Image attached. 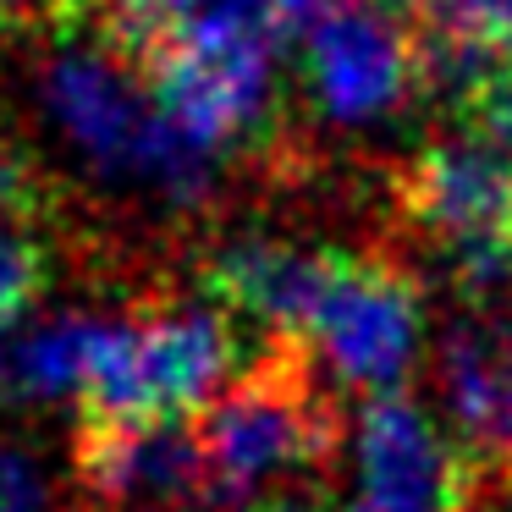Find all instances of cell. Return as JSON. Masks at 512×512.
I'll use <instances>...</instances> for the list:
<instances>
[{
	"label": "cell",
	"mask_w": 512,
	"mask_h": 512,
	"mask_svg": "<svg viewBox=\"0 0 512 512\" xmlns=\"http://www.w3.org/2000/svg\"><path fill=\"white\" fill-rule=\"evenodd\" d=\"M303 347L331 369L342 391L364 402L402 397L408 375L424 358V298L391 259H347L320 292Z\"/></svg>",
	"instance_id": "obj_3"
},
{
	"label": "cell",
	"mask_w": 512,
	"mask_h": 512,
	"mask_svg": "<svg viewBox=\"0 0 512 512\" xmlns=\"http://www.w3.org/2000/svg\"><path fill=\"white\" fill-rule=\"evenodd\" d=\"M72 457L100 501H210L199 419H83Z\"/></svg>",
	"instance_id": "obj_7"
},
{
	"label": "cell",
	"mask_w": 512,
	"mask_h": 512,
	"mask_svg": "<svg viewBox=\"0 0 512 512\" xmlns=\"http://www.w3.org/2000/svg\"><path fill=\"white\" fill-rule=\"evenodd\" d=\"M402 210L441 254L507 243L512 237V166L490 144L468 138H435L413 155L402 177Z\"/></svg>",
	"instance_id": "obj_6"
},
{
	"label": "cell",
	"mask_w": 512,
	"mask_h": 512,
	"mask_svg": "<svg viewBox=\"0 0 512 512\" xmlns=\"http://www.w3.org/2000/svg\"><path fill=\"white\" fill-rule=\"evenodd\" d=\"M210 501H232L265 479L298 474L331 457L336 413L314 391L298 342H270L254 369L232 380L199 419Z\"/></svg>",
	"instance_id": "obj_2"
},
{
	"label": "cell",
	"mask_w": 512,
	"mask_h": 512,
	"mask_svg": "<svg viewBox=\"0 0 512 512\" xmlns=\"http://www.w3.org/2000/svg\"><path fill=\"white\" fill-rule=\"evenodd\" d=\"M248 512H331V507L314 496H270V501H254Z\"/></svg>",
	"instance_id": "obj_20"
},
{
	"label": "cell",
	"mask_w": 512,
	"mask_h": 512,
	"mask_svg": "<svg viewBox=\"0 0 512 512\" xmlns=\"http://www.w3.org/2000/svg\"><path fill=\"white\" fill-rule=\"evenodd\" d=\"M39 507V485L17 457H0V512H34Z\"/></svg>",
	"instance_id": "obj_18"
},
{
	"label": "cell",
	"mask_w": 512,
	"mask_h": 512,
	"mask_svg": "<svg viewBox=\"0 0 512 512\" xmlns=\"http://www.w3.org/2000/svg\"><path fill=\"white\" fill-rule=\"evenodd\" d=\"M94 0H0V34H67Z\"/></svg>",
	"instance_id": "obj_17"
},
{
	"label": "cell",
	"mask_w": 512,
	"mask_h": 512,
	"mask_svg": "<svg viewBox=\"0 0 512 512\" xmlns=\"http://www.w3.org/2000/svg\"><path fill=\"white\" fill-rule=\"evenodd\" d=\"M303 83L331 122H386L413 94H424V45L397 6L353 0L309 28Z\"/></svg>",
	"instance_id": "obj_4"
},
{
	"label": "cell",
	"mask_w": 512,
	"mask_h": 512,
	"mask_svg": "<svg viewBox=\"0 0 512 512\" xmlns=\"http://www.w3.org/2000/svg\"><path fill=\"white\" fill-rule=\"evenodd\" d=\"M468 122H474L479 144H490L512 166V67H501L496 78L468 100Z\"/></svg>",
	"instance_id": "obj_16"
},
{
	"label": "cell",
	"mask_w": 512,
	"mask_h": 512,
	"mask_svg": "<svg viewBox=\"0 0 512 512\" xmlns=\"http://www.w3.org/2000/svg\"><path fill=\"white\" fill-rule=\"evenodd\" d=\"M501 452H512V331H507V430H501Z\"/></svg>",
	"instance_id": "obj_21"
},
{
	"label": "cell",
	"mask_w": 512,
	"mask_h": 512,
	"mask_svg": "<svg viewBox=\"0 0 512 512\" xmlns=\"http://www.w3.org/2000/svg\"><path fill=\"white\" fill-rule=\"evenodd\" d=\"M50 287V254L39 237L0 226V336L12 331Z\"/></svg>",
	"instance_id": "obj_13"
},
{
	"label": "cell",
	"mask_w": 512,
	"mask_h": 512,
	"mask_svg": "<svg viewBox=\"0 0 512 512\" xmlns=\"http://www.w3.org/2000/svg\"><path fill=\"white\" fill-rule=\"evenodd\" d=\"M56 215V188L50 177L17 149H0V226L6 232H28V226Z\"/></svg>",
	"instance_id": "obj_15"
},
{
	"label": "cell",
	"mask_w": 512,
	"mask_h": 512,
	"mask_svg": "<svg viewBox=\"0 0 512 512\" xmlns=\"http://www.w3.org/2000/svg\"><path fill=\"white\" fill-rule=\"evenodd\" d=\"M155 94L171 111V122L193 138H232L265 111L270 94V45L259 39H221V45H193L171 56L155 72Z\"/></svg>",
	"instance_id": "obj_10"
},
{
	"label": "cell",
	"mask_w": 512,
	"mask_h": 512,
	"mask_svg": "<svg viewBox=\"0 0 512 512\" xmlns=\"http://www.w3.org/2000/svg\"><path fill=\"white\" fill-rule=\"evenodd\" d=\"M105 325L56 320L28 336H0V402H39L56 391H83L94 358H100Z\"/></svg>",
	"instance_id": "obj_12"
},
{
	"label": "cell",
	"mask_w": 512,
	"mask_h": 512,
	"mask_svg": "<svg viewBox=\"0 0 512 512\" xmlns=\"http://www.w3.org/2000/svg\"><path fill=\"white\" fill-rule=\"evenodd\" d=\"M468 463L430 408L413 397L364 402L353 430L347 512H463Z\"/></svg>",
	"instance_id": "obj_5"
},
{
	"label": "cell",
	"mask_w": 512,
	"mask_h": 512,
	"mask_svg": "<svg viewBox=\"0 0 512 512\" xmlns=\"http://www.w3.org/2000/svg\"><path fill=\"white\" fill-rule=\"evenodd\" d=\"M435 380L441 408L463 441L501 452L507 430V331L485 320H463L435 347Z\"/></svg>",
	"instance_id": "obj_11"
},
{
	"label": "cell",
	"mask_w": 512,
	"mask_h": 512,
	"mask_svg": "<svg viewBox=\"0 0 512 512\" xmlns=\"http://www.w3.org/2000/svg\"><path fill=\"white\" fill-rule=\"evenodd\" d=\"M331 270L336 254L287 248V243H232L199 270V281L221 314H243V320L265 325L270 342L303 347V331L320 309Z\"/></svg>",
	"instance_id": "obj_8"
},
{
	"label": "cell",
	"mask_w": 512,
	"mask_h": 512,
	"mask_svg": "<svg viewBox=\"0 0 512 512\" xmlns=\"http://www.w3.org/2000/svg\"><path fill=\"white\" fill-rule=\"evenodd\" d=\"M100 34L127 67L155 78L171 56L221 39L276 45V6L270 0H94Z\"/></svg>",
	"instance_id": "obj_9"
},
{
	"label": "cell",
	"mask_w": 512,
	"mask_h": 512,
	"mask_svg": "<svg viewBox=\"0 0 512 512\" xmlns=\"http://www.w3.org/2000/svg\"><path fill=\"white\" fill-rule=\"evenodd\" d=\"M501 61H507V67H512V28H507V34H501Z\"/></svg>",
	"instance_id": "obj_22"
},
{
	"label": "cell",
	"mask_w": 512,
	"mask_h": 512,
	"mask_svg": "<svg viewBox=\"0 0 512 512\" xmlns=\"http://www.w3.org/2000/svg\"><path fill=\"white\" fill-rule=\"evenodd\" d=\"M226 380H237L232 314L171 303L105 325L78 402L83 419H204Z\"/></svg>",
	"instance_id": "obj_1"
},
{
	"label": "cell",
	"mask_w": 512,
	"mask_h": 512,
	"mask_svg": "<svg viewBox=\"0 0 512 512\" xmlns=\"http://www.w3.org/2000/svg\"><path fill=\"white\" fill-rule=\"evenodd\" d=\"M402 17H419L430 23V34L446 39H479V45H496L512 28V0H397Z\"/></svg>",
	"instance_id": "obj_14"
},
{
	"label": "cell",
	"mask_w": 512,
	"mask_h": 512,
	"mask_svg": "<svg viewBox=\"0 0 512 512\" xmlns=\"http://www.w3.org/2000/svg\"><path fill=\"white\" fill-rule=\"evenodd\" d=\"M276 6V17L281 23H298V17H331V12H342V6H353V0H270Z\"/></svg>",
	"instance_id": "obj_19"
}]
</instances>
